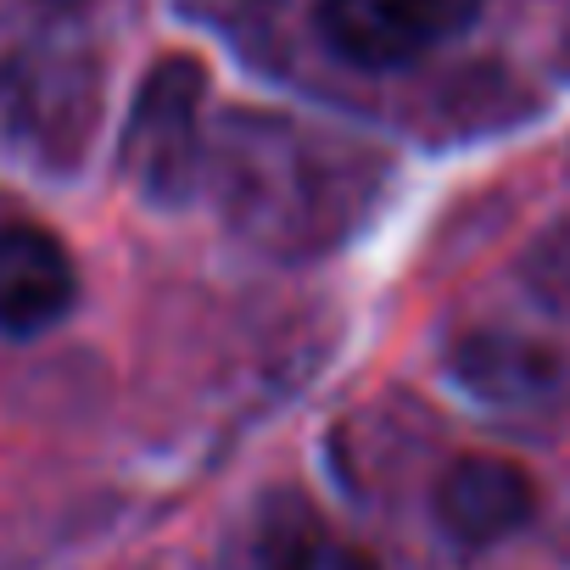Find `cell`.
I'll use <instances>...</instances> for the list:
<instances>
[{
	"mask_svg": "<svg viewBox=\"0 0 570 570\" xmlns=\"http://www.w3.org/2000/svg\"><path fill=\"white\" fill-rule=\"evenodd\" d=\"M79 268L40 224H0V336H40L68 320Z\"/></svg>",
	"mask_w": 570,
	"mask_h": 570,
	"instance_id": "cell-5",
	"label": "cell"
},
{
	"mask_svg": "<svg viewBox=\"0 0 570 570\" xmlns=\"http://www.w3.org/2000/svg\"><path fill=\"white\" fill-rule=\"evenodd\" d=\"M202 185L224 224L268 257H320L342 246L375 207L386 163L325 124L285 112H229L207 135Z\"/></svg>",
	"mask_w": 570,
	"mask_h": 570,
	"instance_id": "cell-1",
	"label": "cell"
},
{
	"mask_svg": "<svg viewBox=\"0 0 570 570\" xmlns=\"http://www.w3.org/2000/svg\"><path fill=\"white\" fill-rule=\"evenodd\" d=\"M453 381L487 409H537L559 392V358L525 336L481 331L464 336L448 358Z\"/></svg>",
	"mask_w": 570,
	"mask_h": 570,
	"instance_id": "cell-6",
	"label": "cell"
},
{
	"mask_svg": "<svg viewBox=\"0 0 570 570\" xmlns=\"http://www.w3.org/2000/svg\"><path fill=\"white\" fill-rule=\"evenodd\" d=\"M268 570H381V564L364 548H353V542H336L325 531H303V537H292L274 553Z\"/></svg>",
	"mask_w": 570,
	"mask_h": 570,
	"instance_id": "cell-7",
	"label": "cell"
},
{
	"mask_svg": "<svg viewBox=\"0 0 570 570\" xmlns=\"http://www.w3.org/2000/svg\"><path fill=\"white\" fill-rule=\"evenodd\" d=\"M207 73L196 57H163L124 118V146L118 168L146 196L151 207H179L202 190V163H207Z\"/></svg>",
	"mask_w": 570,
	"mask_h": 570,
	"instance_id": "cell-2",
	"label": "cell"
},
{
	"mask_svg": "<svg viewBox=\"0 0 570 570\" xmlns=\"http://www.w3.org/2000/svg\"><path fill=\"white\" fill-rule=\"evenodd\" d=\"M525 279H531V292H537L542 303L570 308V218L553 224V229L531 246V257H525Z\"/></svg>",
	"mask_w": 570,
	"mask_h": 570,
	"instance_id": "cell-8",
	"label": "cell"
},
{
	"mask_svg": "<svg viewBox=\"0 0 570 570\" xmlns=\"http://www.w3.org/2000/svg\"><path fill=\"white\" fill-rule=\"evenodd\" d=\"M481 7L487 0H320L314 29L347 68L392 73L459 40Z\"/></svg>",
	"mask_w": 570,
	"mask_h": 570,
	"instance_id": "cell-3",
	"label": "cell"
},
{
	"mask_svg": "<svg viewBox=\"0 0 570 570\" xmlns=\"http://www.w3.org/2000/svg\"><path fill=\"white\" fill-rule=\"evenodd\" d=\"M537 514V481L498 453H464L436 481V520L464 548H492L525 531Z\"/></svg>",
	"mask_w": 570,
	"mask_h": 570,
	"instance_id": "cell-4",
	"label": "cell"
}]
</instances>
